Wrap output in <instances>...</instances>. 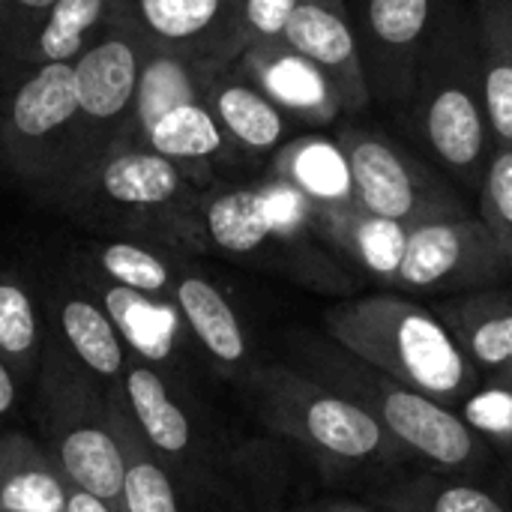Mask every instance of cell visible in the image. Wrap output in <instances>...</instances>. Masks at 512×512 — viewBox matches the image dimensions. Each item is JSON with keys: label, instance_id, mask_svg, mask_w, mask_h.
<instances>
[{"label": "cell", "instance_id": "obj_1", "mask_svg": "<svg viewBox=\"0 0 512 512\" xmlns=\"http://www.w3.org/2000/svg\"><path fill=\"white\" fill-rule=\"evenodd\" d=\"M42 195L72 219L117 237L201 249L195 213L204 192L183 165L150 147L111 144Z\"/></svg>", "mask_w": 512, "mask_h": 512}, {"label": "cell", "instance_id": "obj_2", "mask_svg": "<svg viewBox=\"0 0 512 512\" xmlns=\"http://www.w3.org/2000/svg\"><path fill=\"white\" fill-rule=\"evenodd\" d=\"M414 126L438 162L468 189L480 192L495 135L486 108V84L474 9L447 0L426 42L411 93Z\"/></svg>", "mask_w": 512, "mask_h": 512}, {"label": "cell", "instance_id": "obj_3", "mask_svg": "<svg viewBox=\"0 0 512 512\" xmlns=\"http://www.w3.org/2000/svg\"><path fill=\"white\" fill-rule=\"evenodd\" d=\"M324 324L339 348L447 408L465 405L477 390V366L438 312L414 300L396 294L348 300L327 309Z\"/></svg>", "mask_w": 512, "mask_h": 512}, {"label": "cell", "instance_id": "obj_4", "mask_svg": "<svg viewBox=\"0 0 512 512\" xmlns=\"http://www.w3.org/2000/svg\"><path fill=\"white\" fill-rule=\"evenodd\" d=\"M315 381L366 408L384 432L438 468H468L480 459V435L447 405L372 369L345 348L315 351Z\"/></svg>", "mask_w": 512, "mask_h": 512}, {"label": "cell", "instance_id": "obj_5", "mask_svg": "<svg viewBox=\"0 0 512 512\" xmlns=\"http://www.w3.org/2000/svg\"><path fill=\"white\" fill-rule=\"evenodd\" d=\"M42 429L51 441V459L63 477L111 504H123V450L117 441L111 399H99L84 375L66 360L63 348H51L42 372Z\"/></svg>", "mask_w": 512, "mask_h": 512}, {"label": "cell", "instance_id": "obj_6", "mask_svg": "<svg viewBox=\"0 0 512 512\" xmlns=\"http://www.w3.org/2000/svg\"><path fill=\"white\" fill-rule=\"evenodd\" d=\"M249 387L261 420L273 432L315 450L318 456L339 462H369L396 450V441L366 408L315 381L312 375L270 366L258 369Z\"/></svg>", "mask_w": 512, "mask_h": 512}, {"label": "cell", "instance_id": "obj_7", "mask_svg": "<svg viewBox=\"0 0 512 512\" xmlns=\"http://www.w3.org/2000/svg\"><path fill=\"white\" fill-rule=\"evenodd\" d=\"M0 93V159L24 183L48 192L63 180L75 144L78 93L72 63H42L6 75Z\"/></svg>", "mask_w": 512, "mask_h": 512}, {"label": "cell", "instance_id": "obj_8", "mask_svg": "<svg viewBox=\"0 0 512 512\" xmlns=\"http://www.w3.org/2000/svg\"><path fill=\"white\" fill-rule=\"evenodd\" d=\"M339 144L351 165L354 192L363 210L417 228L441 219L471 216L468 204L420 159L369 126H345Z\"/></svg>", "mask_w": 512, "mask_h": 512}, {"label": "cell", "instance_id": "obj_9", "mask_svg": "<svg viewBox=\"0 0 512 512\" xmlns=\"http://www.w3.org/2000/svg\"><path fill=\"white\" fill-rule=\"evenodd\" d=\"M144 57L147 48L135 36L117 27H105V33L72 63L78 93V126L63 180L81 171L99 153H105L123 132Z\"/></svg>", "mask_w": 512, "mask_h": 512}, {"label": "cell", "instance_id": "obj_10", "mask_svg": "<svg viewBox=\"0 0 512 512\" xmlns=\"http://www.w3.org/2000/svg\"><path fill=\"white\" fill-rule=\"evenodd\" d=\"M447 0H360V51L372 102L408 105L417 66Z\"/></svg>", "mask_w": 512, "mask_h": 512}, {"label": "cell", "instance_id": "obj_11", "mask_svg": "<svg viewBox=\"0 0 512 512\" xmlns=\"http://www.w3.org/2000/svg\"><path fill=\"white\" fill-rule=\"evenodd\" d=\"M507 270H512V264L483 219L462 216L426 222L408 231L396 285L408 291H459L489 285Z\"/></svg>", "mask_w": 512, "mask_h": 512}, {"label": "cell", "instance_id": "obj_12", "mask_svg": "<svg viewBox=\"0 0 512 512\" xmlns=\"http://www.w3.org/2000/svg\"><path fill=\"white\" fill-rule=\"evenodd\" d=\"M306 216L309 207L303 198L279 177H270L267 183L255 186H225L204 192L195 222L201 249L255 255L273 240H291Z\"/></svg>", "mask_w": 512, "mask_h": 512}, {"label": "cell", "instance_id": "obj_13", "mask_svg": "<svg viewBox=\"0 0 512 512\" xmlns=\"http://www.w3.org/2000/svg\"><path fill=\"white\" fill-rule=\"evenodd\" d=\"M108 27L126 30L147 51H189L234 63L225 0H108Z\"/></svg>", "mask_w": 512, "mask_h": 512}, {"label": "cell", "instance_id": "obj_14", "mask_svg": "<svg viewBox=\"0 0 512 512\" xmlns=\"http://www.w3.org/2000/svg\"><path fill=\"white\" fill-rule=\"evenodd\" d=\"M282 42L309 57L333 81L345 114L372 105L357 21L345 0H297Z\"/></svg>", "mask_w": 512, "mask_h": 512}, {"label": "cell", "instance_id": "obj_15", "mask_svg": "<svg viewBox=\"0 0 512 512\" xmlns=\"http://www.w3.org/2000/svg\"><path fill=\"white\" fill-rule=\"evenodd\" d=\"M273 177H279L303 198L309 216L324 234L360 207L351 165L339 141L321 135H300L285 141L273 153Z\"/></svg>", "mask_w": 512, "mask_h": 512}, {"label": "cell", "instance_id": "obj_16", "mask_svg": "<svg viewBox=\"0 0 512 512\" xmlns=\"http://www.w3.org/2000/svg\"><path fill=\"white\" fill-rule=\"evenodd\" d=\"M282 111L306 126L336 123L345 108L333 81L303 54L279 45H255L234 60Z\"/></svg>", "mask_w": 512, "mask_h": 512}, {"label": "cell", "instance_id": "obj_17", "mask_svg": "<svg viewBox=\"0 0 512 512\" xmlns=\"http://www.w3.org/2000/svg\"><path fill=\"white\" fill-rule=\"evenodd\" d=\"M228 63L210 54H189V51H147L135 87V99L126 117L123 132L114 144H135L144 147L150 126L189 102H204L210 81Z\"/></svg>", "mask_w": 512, "mask_h": 512}, {"label": "cell", "instance_id": "obj_18", "mask_svg": "<svg viewBox=\"0 0 512 512\" xmlns=\"http://www.w3.org/2000/svg\"><path fill=\"white\" fill-rule=\"evenodd\" d=\"M204 102L228 138L246 153H276L294 123H300L282 111L237 63L219 69Z\"/></svg>", "mask_w": 512, "mask_h": 512}, {"label": "cell", "instance_id": "obj_19", "mask_svg": "<svg viewBox=\"0 0 512 512\" xmlns=\"http://www.w3.org/2000/svg\"><path fill=\"white\" fill-rule=\"evenodd\" d=\"M438 318L447 324V330L477 366V372L498 375L512 366V294H465L441 303Z\"/></svg>", "mask_w": 512, "mask_h": 512}, {"label": "cell", "instance_id": "obj_20", "mask_svg": "<svg viewBox=\"0 0 512 512\" xmlns=\"http://www.w3.org/2000/svg\"><path fill=\"white\" fill-rule=\"evenodd\" d=\"M54 321L63 348L72 351L90 375L108 381L123 378L126 342L102 300H93L90 294H81L75 288H63L54 297Z\"/></svg>", "mask_w": 512, "mask_h": 512}, {"label": "cell", "instance_id": "obj_21", "mask_svg": "<svg viewBox=\"0 0 512 512\" xmlns=\"http://www.w3.org/2000/svg\"><path fill=\"white\" fill-rule=\"evenodd\" d=\"M180 321L198 339V345L219 363V366H243L249 354L246 330L228 303V297L204 276L180 270L171 297Z\"/></svg>", "mask_w": 512, "mask_h": 512}, {"label": "cell", "instance_id": "obj_22", "mask_svg": "<svg viewBox=\"0 0 512 512\" xmlns=\"http://www.w3.org/2000/svg\"><path fill=\"white\" fill-rule=\"evenodd\" d=\"M123 399L138 432L162 459H180L192 450V423L150 363H126Z\"/></svg>", "mask_w": 512, "mask_h": 512}, {"label": "cell", "instance_id": "obj_23", "mask_svg": "<svg viewBox=\"0 0 512 512\" xmlns=\"http://www.w3.org/2000/svg\"><path fill=\"white\" fill-rule=\"evenodd\" d=\"M144 147L183 165L192 177L219 162H231L240 153V147L219 126L207 102H189L162 114L150 126Z\"/></svg>", "mask_w": 512, "mask_h": 512}, {"label": "cell", "instance_id": "obj_24", "mask_svg": "<svg viewBox=\"0 0 512 512\" xmlns=\"http://www.w3.org/2000/svg\"><path fill=\"white\" fill-rule=\"evenodd\" d=\"M69 480L21 435L0 438V512H63Z\"/></svg>", "mask_w": 512, "mask_h": 512}, {"label": "cell", "instance_id": "obj_25", "mask_svg": "<svg viewBox=\"0 0 512 512\" xmlns=\"http://www.w3.org/2000/svg\"><path fill=\"white\" fill-rule=\"evenodd\" d=\"M474 21L495 147L512 150V0H474Z\"/></svg>", "mask_w": 512, "mask_h": 512}, {"label": "cell", "instance_id": "obj_26", "mask_svg": "<svg viewBox=\"0 0 512 512\" xmlns=\"http://www.w3.org/2000/svg\"><path fill=\"white\" fill-rule=\"evenodd\" d=\"M105 27L108 0H57L27 39L12 72L42 63H75L105 33Z\"/></svg>", "mask_w": 512, "mask_h": 512}, {"label": "cell", "instance_id": "obj_27", "mask_svg": "<svg viewBox=\"0 0 512 512\" xmlns=\"http://www.w3.org/2000/svg\"><path fill=\"white\" fill-rule=\"evenodd\" d=\"M90 261L105 282L162 303H171L174 282L183 270L174 249L135 237H108L96 243L90 249Z\"/></svg>", "mask_w": 512, "mask_h": 512}, {"label": "cell", "instance_id": "obj_28", "mask_svg": "<svg viewBox=\"0 0 512 512\" xmlns=\"http://www.w3.org/2000/svg\"><path fill=\"white\" fill-rule=\"evenodd\" d=\"M111 417L123 450V504L120 512H180L177 489L162 456L144 441L126 408L111 399Z\"/></svg>", "mask_w": 512, "mask_h": 512}, {"label": "cell", "instance_id": "obj_29", "mask_svg": "<svg viewBox=\"0 0 512 512\" xmlns=\"http://www.w3.org/2000/svg\"><path fill=\"white\" fill-rule=\"evenodd\" d=\"M408 231L411 228H405L396 219H384L357 207L351 216H345L336 228L327 231V240H333L348 258H354L372 276L396 285L408 246Z\"/></svg>", "mask_w": 512, "mask_h": 512}, {"label": "cell", "instance_id": "obj_30", "mask_svg": "<svg viewBox=\"0 0 512 512\" xmlns=\"http://www.w3.org/2000/svg\"><path fill=\"white\" fill-rule=\"evenodd\" d=\"M39 354V315L27 285L0 273V357L12 372L27 378Z\"/></svg>", "mask_w": 512, "mask_h": 512}, {"label": "cell", "instance_id": "obj_31", "mask_svg": "<svg viewBox=\"0 0 512 512\" xmlns=\"http://www.w3.org/2000/svg\"><path fill=\"white\" fill-rule=\"evenodd\" d=\"M102 297V306L114 318L126 348H135L147 357H156L165 348V303L150 300L144 294H135L120 285H99L96 288Z\"/></svg>", "mask_w": 512, "mask_h": 512}, {"label": "cell", "instance_id": "obj_32", "mask_svg": "<svg viewBox=\"0 0 512 512\" xmlns=\"http://www.w3.org/2000/svg\"><path fill=\"white\" fill-rule=\"evenodd\" d=\"M480 219L512 264V150L495 147L480 183Z\"/></svg>", "mask_w": 512, "mask_h": 512}, {"label": "cell", "instance_id": "obj_33", "mask_svg": "<svg viewBox=\"0 0 512 512\" xmlns=\"http://www.w3.org/2000/svg\"><path fill=\"white\" fill-rule=\"evenodd\" d=\"M297 0H240L231 12L234 60L255 45H279Z\"/></svg>", "mask_w": 512, "mask_h": 512}, {"label": "cell", "instance_id": "obj_34", "mask_svg": "<svg viewBox=\"0 0 512 512\" xmlns=\"http://www.w3.org/2000/svg\"><path fill=\"white\" fill-rule=\"evenodd\" d=\"M462 420L483 438L512 444V390L495 381L483 390L477 387L462 405Z\"/></svg>", "mask_w": 512, "mask_h": 512}, {"label": "cell", "instance_id": "obj_35", "mask_svg": "<svg viewBox=\"0 0 512 512\" xmlns=\"http://www.w3.org/2000/svg\"><path fill=\"white\" fill-rule=\"evenodd\" d=\"M57 0H0V69L9 75L27 39Z\"/></svg>", "mask_w": 512, "mask_h": 512}, {"label": "cell", "instance_id": "obj_36", "mask_svg": "<svg viewBox=\"0 0 512 512\" xmlns=\"http://www.w3.org/2000/svg\"><path fill=\"white\" fill-rule=\"evenodd\" d=\"M414 512H507L489 492L474 486H441L420 498V507H405Z\"/></svg>", "mask_w": 512, "mask_h": 512}, {"label": "cell", "instance_id": "obj_37", "mask_svg": "<svg viewBox=\"0 0 512 512\" xmlns=\"http://www.w3.org/2000/svg\"><path fill=\"white\" fill-rule=\"evenodd\" d=\"M63 512H117L111 504H105V501H99L96 495H90V492H84V489H78V486H72L69 483V489H66V507Z\"/></svg>", "mask_w": 512, "mask_h": 512}, {"label": "cell", "instance_id": "obj_38", "mask_svg": "<svg viewBox=\"0 0 512 512\" xmlns=\"http://www.w3.org/2000/svg\"><path fill=\"white\" fill-rule=\"evenodd\" d=\"M15 399H18V390H15V375L9 369V363L0 357V420L15 408Z\"/></svg>", "mask_w": 512, "mask_h": 512}, {"label": "cell", "instance_id": "obj_39", "mask_svg": "<svg viewBox=\"0 0 512 512\" xmlns=\"http://www.w3.org/2000/svg\"><path fill=\"white\" fill-rule=\"evenodd\" d=\"M492 381H495V384H504V387H510L512 390V366H507V369L498 372V375H492Z\"/></svg>", "mask_w": 512, "mask_h": 512}, {"label": "cell", "instance_id": "obj_40", "mask_svg": "<svg viewBox=\"0 0 512 512\" xmlns=\"http://www.w3.org/2000/svg\"><path fill=\"white\" fill-rule=\"evenodd\" d=\"M225 3H228V9H231V12H234V6H237V3H240V0H225Z\"/></svg>", "mask_w": 512, "mask_h": 512}, {"label": "cell", "instance_id": "obj_41", "mask_svg": "<svg viewBox=\"0 0 512 512\" xmlns=\"http://www.w3.org/2000/svg\"><path fill=\"white\" fill-rule=\"evenodd\" d=\"M339 512H363V510H354V507H348V510H339Z\"/></svg>", "mask_w": 512, "mask_h": 512}]
</instances>
